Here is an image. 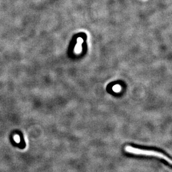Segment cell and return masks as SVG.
<instances>
[{
    "label": "cell",
    "instance_id": "cell-1",
    "mask_svg": "<svg viewBox=\"0 0 172 172\" xmlns=\"http://www.w3.org/2000/svg\"><path fill=\"white\" fill-rule=\"evenodd\" d=\"M125 151L128 153L133 154L135 155L155 156V157H157V158H159L167 161L170 164H172V160L171 159L169 158H168L167 156L158 151L141 149L131 147L130 145H126V147H125Z\"/></svg>",
    "mask_w": 172,
    "mask_h": 172
},
{
    "label": "cell",
    "instance_id": "cell-2",
    "mask_svg": "<svg viewBox=\"0 0 172 172\" xmlns=\"http://www.w3.org/2000/svg\"><path fill=\"white\" fill-rule=\"evenodd\" d=\"M83 42V40L81 38H79L78 39V44L76 46L75 49L76 54H79L81 52V44Z\"/></svg>",
    "mask_w": 172,
    "mask_h": 172
},
{
    "label": "cell",
    "instance_id": "cell-3",
    "mask_svg": "<svg viewBox=\"0 0 172 172\" xmlns=\"http://www.w3.org/2000/svg\"><path fill=\"white\" fill-rule=\"evenodd\" d=\"M120 86H119V85H116V86H115L114 87V90L115 91V92H119L120 91V89H119V88H120Z\"/></svg>",
    "mask_w": 172,
    "mask_h": 172
}]
</instances>
